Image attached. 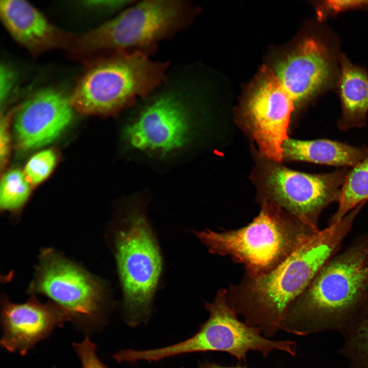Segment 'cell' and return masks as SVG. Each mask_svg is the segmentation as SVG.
Returning <instances> with one entry per match:
<instances>
[{"label": "cell", "mask_w": 368, "mask_h": 368, "mask_svg": "<svg viewBox=\"0 0 368 368\" xmlns=\"http://www.w3.org/2000/svg\"><path fill=\"white\" fill-rule=\"evenodd\" d=\"M356 215L313 233L283 262L258 277L244 274L226 289L229 306L249 326L273 337L289 306L304 292L322 267L335 254L351 231Z\"/></svg>", "instance_id": "cell-1"}, {"label": "cell", "mask_w": 368, "mask_h": 368, "mask_svg": "<svg viewBox=\"0 0 368 368\" xmlns=\"http://www.w3.org/2000/svg\"><path fill=\"white\" fill-rule=\"evenodd\" d=\"M368 307V230L339 251L287 308L280 330L343 336Z\"/></svg>", "instance_id": "cell-2"}, {"label": "cell", "mask_w": 368, "mask_h": 368, "mask_svg": "<svg viewBox=\"0 0 368 368\" xmlns=\"http://www.w3.org/2000/svg\"><path fill=\"white\" fill-rule=\"evenodd\" d=\"M318 230L264 200L258 215L243 227L221 232L208 229L195 234L210 252L228 257L244 266L245 274L258 277L275 268Z\"/></svg>", "instance_id": "cell-3"}, {"label": "cell", "mask_w": 368, "mask_h": 368, "mask_svg": "<svg viewBox=\"0 0 368 368\" xmlns=\"http://www.w3.org/2000/svg\"><path fill=\"white\" fill-rule=\"evenodd\" d=\"M77 82L70 100L87 114H112L158 88L168 75L167 63L147 53L120 52L93 59Z\"/></svg>", "instance_id": "cell-4"}, {"label": "cell", "mask_w": 368, "mask_h": 368, "mask_svg": "<svg viewBox=\"0 0 368 368\" xmlns=\"http://www.w3.org/2000/svg\"><path fill=\"white\" fill-rule=\"evenodd\" d=\"M128 7L76 38L74 53L84 57L120 52L147 53L188 25L195 12L192 4L176 0L144 1Z\"/></svg>", "instance_id": "cell-5"}, {"label": "cell", "mask_w": 368, "mask_h": 368, "mask_svg": "<svg viewBox=\"0 0 368 368\" xmlns=\"http://www.w3.org/2000/svg\"><path fill=\"white\" fill-rule=\"evenodd\" d=\"M114 237V254L127 323L136 326L146 319L162 270L155 236L143 209L130 208Z\"/></svg>", "instance_id": "cell-6"}, {"label": "cell", "mask_w": 368, "mask_h": 368, "mask_svg": "<svg viewBox=\"0 0 368 368\" xmlns=\"http://www.w3.org/2000/svg\"><path fill=\"white\" fill-rule=\"evenodd\" d=\"M204 307L209 317L191 337L163 348L136 350L134 359L152 362L186 353L223 352L241 362H246L249 351L259 352L266 358L273 350L295 356L294 341L269 339L259 329L240 321L227 303L226 289L218 290L214 300L205 303Z\"/></svg>", "instance_id": "cell-7"}, {"label": "cell", "mask_w": 368, "mask_h": 368, "mask_svg": "<svg viewBox=\"0 0 368 368\" xmlns=\"http://www.w3.org/2000/svg\"><path fill=\"white\" fill-rule=\"evenodd\" d=\"M196 91L192 78L168 76L146 97L147 103L125 131L128 143L141 150L168 152L181 147L190 133L191 102Z\"/></svg>", "instance_id": "cell-8"}, {"label": "cell", "mask_w": 368, "mask_h": 368, "mask_svg": "<svg viewBox=\"0 0 368 368\" xmlns=\"http://www.w3.org/2000/svg\"><path fill=\"white\" fill-rule=\"evenodd\" d=\"M29 290L44 295L73 320L97 324L106 301L101 281L52 249L42 250Z\"/></svg>", "instance_id": "cell-9"}, {"label": "cell", "mask_w": 368, "mask_h": 368, "mask_svg": "<svg viewBox=\"0 0 368 368\" xmlns=\"http://www.w3.org/2000/svg\"><path fill=\"white\" fill-rule=\"evenodd\" d=\"M350 169L322 174L294 171L277 164L268 166L262 174L265 200L275 203L301 222L318 230L321 214L338 202Z\"/></svg>", "instance_id": "cell-10"}, {"label": "cell", "mask_w": 368, "mask_h": 368, "mask_svg": "<svg viewBox=\"0 0 368 368\" xmlns=\"http://www.w3.org/2000/svg\"><path fill=\"white\" fill-rule=\"evenodd\" d=\"M295 103L275 72L265 67L251 87L241 109L243 125L262 153L276 163L283 159Z\"/></svg>", "instance_id": "cell-11"}, {"label": "cell", "mask_w": 368, "mask_h": 368, "mask_svg": "<svg viewBox=\"0 0 368 368\" xmlns=\"http://www.w3.org/2000/svg\"><path fill=\"white\" fill-rule=\"evenodd\" d=\"M337 59L336 51L327 37L310 35L283 59L275 74L296 105L336 83Z\"/></svg>", "instance_id": "cell-12"}, {"label": "cell", "mask_w": 368, "mask_h": 368, "mask_svg": "<svg viewBox=\"0 0 368 368\" xmlns=\"http://www.w3.org/2000/svg\"><path fill=\"white\" fill-rule=\"evenodd\" d=\"M73 108L70 99L56 89L38 91L20 106L16 115L17 147L28 150L54 141L72 121Z\"/></svg>", "instance_id": "cell-13"}, {"label": "cell", "mask_w": 368, "mask_h": 368, "mask_svg": "<svg viewBox=\"0 0 368 368\" xmlns=\"http://www.w3.org/2000/svg\"><path fill=\"white\" fill-rule=\"evenodd\" d=\"M1 306V344L9 352L22 355L70 320L52 302L42 303L33 297L20 304L4 297Z\"/></svg>", "instance_id": "cell-14"}, {"label": "cell", "mask_w": 368, "mask_h": 368, "mask_svg": "<svg viewBox=\"0 0 368 368\" xmlns=\"http://www.w3.org/2000/svg\"><path fill=\"white\" fill-rule=\"evenodd\" d=\"M0 14L12 37L33 54L74 45L75 37L57 29L26 1H1Z\"/></svg>", "instance_id": "cell-15"}, {"label": "cell", "mask_w": 368, "mask_h": 368, "mask_svg": "<svg viewBox=\"0 0 368 368\" xmlns=\"http://www.w3.org/2000/svg\"><path fill=\"white\" fill-rule=\"evenodd\" d=\"M339 61L340 68L336 84L342 113L337 127L343 131L363 127L368 113V74L343 54L339 56Z\"/></svg>", "instance_id": "cell-16"}, {"label": "cell", "mask_w": 368, "mask_h": 368, "mask_svg": "<svg viewBox=\"0 0 368 368\" xmlns=\"http://www.w3.org/2000/svg\"><path fill=\"white\" fill-rule=\"evenodd\" d=\"M283 159L352 168L368 156V148L327 139L302 141L287 139L282 145Z\"/></svg>", "instance_id": "cell-17"}, {"label": "cell", "mask_w": 368, "mask_h": 368, "mask_svg": "<svg viewBox=\"0 0 368 368\" xmlns=\"http://www.w3.org/2000/svg\"><path fill=\"white\" fill-rule=\"evenodd\" d=\"M368 200V156L351 168L343 184L338 207L329 221H340L353 209Z\"/></svg>", "instance_id": "cell-18"}, {"label": "cell", "mask_w": 368, "mask_h": 368, "mask_svg": "<svg viewBox=\"0 0 368 368\" xmlns=\"http://www.w3.org/2000/svg\"><path fill=\"white\" fill-rule=\"evenodd\" d=\"M342 336L338 352L348 360V368H368V307Z\"/></svg>", "instance_id": "cell-19"}, {"label": "cell", "mask_w": 368, "mask_h": 368, "mask_svg": "<svg viewBox=\"0 0 368 368\" xmlns=\"http://www.w3.org/2000/svg\"><path fill=\"white\" fill-rule=\"evenodd\" d=\"M30 183L24 173L15 169L3 176L0 189V207L3 211L15 212L27 201L30 193Z\"/></svg>", "instance_id": "cell-20"}, {"label": "cell", "mask_w": 368, "mask_h": 368, "mask_svg": "<svg viewBox=\"0 0 368 368\" xmlns=\"http://www.w3.org/2000/svg\"><path fill=\"white\" fill-rule=\"evenodd\" d=\"M56 163V156L51 150H45L33 156L27 163L25 175L30 184L37 185L52 172Z\"/></svg>", "instance_id": "cell-21"}, {"label": "cell", "mask_w": 368, "mask_h": 368, "mask_svg": "<svg viewBox=\"0 0 368 368\" xmlns=\"http://www.w3.org/2000/svg\"><path fill=\"white\" fill-rule=\"evenodd\" d=\"M368 9V1H323L316 4L318 20L345 10L356 8Z\"/></svg>", "instance_id": "cell-22"}, {"label": "cell", "mask_w": 368, "mask_h": 368, "mask_svg": "<svg viewBox=\"0 0 368 368\" xmlns=\"http://www.w3.org/2000/svg\"><path fill=\"white\" fill-rule=\"evenodd\" d=\"M74 348L81 361L82 368H107L97 356L95 344L88 336Z\"/></svg>", "instance_id": "cell-23"}, {"label": "cell", "mask_w": 368, "mask_h": 368, "mask_svg": "<svg viewBox=\"0 0 368 368\" xmlns=\"http://www.w3.org/2000/svg\"><path fill=\"white\" fill-rule=\"evenodd\" d=\"M14 74L7 65L1 64L0 68V100L2 104L8 99L14 83Z\"/></svg>", "instance_id": "cell-24"}, {"label": "cell", "mask_w": 368, "mask_h": 368, "mask_svg": "<svg viewBox=\"0 0 368 368\" xmlns=\"http://www.w3.org/2000/svg\"><path fill=\"white\" fill-rule=\"evenodd\" d=\"M8 118L4 117L1 119L0 133V156L2 167L6 164L9 152L10 138L8 132Z\"/></svg>", "instance_id": "cell-25"}, {"label": "cell", "mask_w": 368, "mask_h": 368, "mask_svg": "<svg viewBox=\"0 0 368 368\" xmlns=\"http://www.w3.org/2000/svg\"><path fill=\"white\" fill-rule=\"evenodd\" d=\"M198 368H247V367L246 365H241L240 364L232 366H222L217 363L205 361L201 362L199 364Z\"/></svg>", "instance_id": "cell-26"}]
</instances>
